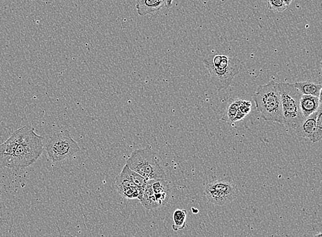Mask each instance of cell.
<instances>
[{
  "instance_id": "obj_23",
  "label": "cell",
  "mask_w": 322,
  "mask_h": 237,
  "mask_svg": "<svg viewBox=\"0 0 322 237\" xmlns=\"http://www.w3.org/2000/svg\"><path fill=\"white\" fill-rule=\"evenodd\" d=\"M303 237H308V236L307 235V234H305Z\"/></svg>"
},
{
  "instance_id": "obj_3",
  "label": "cell",
  "mask_w": 322,
  "mask_h": 237,
  "mask_svg": "<svg viewBox=\"0 0 322 237\" xmlns=\"http://www.w3.org/2000/svg\"><path fill=\"white\" fill-rule=\"evenodd\" d=\"M203 62L210 72L211 82L218 92L228 88L235 76L243 69L240 60L225 55L209 56Z\"/></svg>"
},
{
  "instance_id": "obj_22",
  "label": "cell",
  "mask_w": 322,
  "mask_h": 237,
  "mask_svg": "<svg viewBox=\"0 0 322 237\" xmlns=\"http://www.w3.org/2000/svg\"><path fill=\"white\" fill-rule=\"evenodd\" d=\"M194 208H192V213H193L194 214L198 213L199 211H198V209H196V211H194Z\"/></svg>"
},
{
  "instance_id": "obj_19",
  "label": "cell",
  "mask_w": 322,
  "mask_h": 237,
  "mask_svg": "<svg viewBox=\"0 0 322 237\" xmlns=\"http://www.w3.org/2000/svg\"><path fill=\"white\" fill-rule=\"evenodd\" d=\"M173 4V0H167V3H166V6L168 8H171Z\"/></svg>"
},
{
  "instance_id": "obj_11",
  "label": "cell",
  "mask_w": 322,
  "mask_h": 237,
  "mask_svg": "<svg viewBox=\"0 0 322 237\" xmlns=\"http://www.w3.org/2000/svg\"><path fill=\"white\" fill-rule=\"evenodd\" d=\"M321 104V97L308 96L302 95L300 99V109L303 117L310 116L314 113L317 112L320 105Z\"/></svg>"
},
{
  "instance_id": "obj_17",
  "label": "cell",
  "mask_w": 322,
  "mask_h": 237,
  "mask_svg": "<svg viewBox=\"0 0 322 237\" xmlns=\"http://www.w3.org/2000/svg\"><path fill=\"white\" fill-rule=\"evenodd\" d=\"M267 7L275 12H283L288 6L282 0H267Z\"/></svg>"
},
{
  "instance_id": "obj_2",
  "label": "cell",
  "mask_w": 322,
  "mask_h": 237,
  "mask_svg": "<svg viewBox=\"0 0 322 237\" xmlns=\"http://www.w3.org/2000/svg\"><path fill=\"white\" fill-rule=\"evenodd\" d=\"M252 98L262 119L284 124L278 82L272 80L267 84L258 86Z\"/></svg>"
},
{
  "instance_id": "obj_21",
  "label": "cell",
  "mask_w": 322,
  "mask_h": 237,
  "mask_svg": "<svg viewBox=\"0 0 322 237\" xmlns=\"http://www.w3.org/2000/svg\"><path fill=\"white\" fill-rule=\"evenodd\" d=\"M322 234L321 232H318L314 237H321Z\"/></svg>"
},
{
  "instance_id": "obj_20",
  "label": "cell",
  "mask_w": 322,
  "mask_h": 237,
  "mask_svg": "<svg viewBox=\"0 0 322 237\" xmlns=\"http://www.w3.org/2000/svg\"><path fill=\"white\" fill-rule=\"evenodd\" d=\"M282 1L284 2L285 4L289 7V6L291 5V4L292 3L293 0H282Z\"/></svg>"
},
{
  "instance_id": "obj_1",
  "label": "cell",
  "mask_w": 322,
  "mask_h": 237,
  "mask_svg": "<svg viewBox=\"0 0 322 237\" xmlns=\"http://www.w3.org/2000/svg\"><path fill=\"white\" fill-rule=\"evenodd\" d=\"M43 139L30 125L17 129L0 145V167L21 169L34 164L43 153Z\"/></svg>"
},
{
  "instance_id": "obj_10",
  "label": "cell",
  "mask_w": 322,
  "mask_h": 237,
  "mask_svg": "<svg viewBox=\"0 0 322 237\" xmlns=\"http://www.w3.org/2000/svg\"><path fill=\"white\" fill-rule=\"evenodd\" d=\"M166 3L167 0H136L135 8L139 15L144 16L158 11Z\"/></svg>"
},
{
  "instance_id": "obj_18",
  "label": "cell",
  "mask_w": 322,
  "mask_h": 237,
  "mask_svg": "<svg viewBox=\"0 0 322 237\" xmlns=\"http://www.w3.org/2000/svg\"><path fill=\"white\" fill-rule=\"evenodd\" d=\"M252 104L250 101L241 100L239 104V111L243 114L247 115L251 111Z\"/></svg>"
},
{
  "instance_id": "obj_4",
  "label": "cell",
  "mask_w": 322,
  "mask_h": 237,
  "mask_svg": "<svg viewBox=\"0 0 322 237\" xmlns=\"http://www.w3.org/2000/svg\"><path fill=\"white\" fill-rule=\"evenodd\" d=\"M284 124L292 129H296L305 117L300 109V99L302 94L297 89L294 83H279Z\"/></svg>"
},
{
  "instance_id": "obj_14",
  "label": "cell",
  "mask_w": 322,
  "mask_h": 237,
  "mask_svg": "<svg viewBox=\"0 0 322 237\" xmlns=\"http://www.w3.org/2000/svg\"><path fill=\"white\" fill-rule=\"evenodd\" d=\"M241 99H236L231 100L227 106L224 115L222 117V120L228 123L230 125H235V119L239 111V104L241 103Z\"/></svg>"
},
{
  "instance_id": "obj_6",
  "label": "cell",
  "mask_w": 322,
  "mask_h": 237,
  "mask_svg": "<svg viewBox=\"0 0 322 237\" xmlns=\"http://www.w3.org/2000/svg\"><path fill=\"white\" fill-rule=\"evenodd\" d=\"M46 150L51 161L57 162L75 155L80 151V148L68 130L61 129L55 132L47 142Z\"/></svg>"
},
{
  "instance_id": "obj_5",
  "label": "cell",
  "mask_w": 322,
  "mask_h": 237,
  "mask_svg": "<svg viewBox=\"0 0 322 237\" xmlns=\"http://www.w3.org/2000/svg\"><path fill=\"white\" fill-rule=\"evenodd\" d=\"M126 166L147 180L167 178L155 153L149 148L133 151L127 160Z\"/></svg>"
},
{
  "instance_id": "obj_9",
  "label": "cell",
  "mask_w": 322,
  "mask_h": 237,
  "mask_svg": "<svg viewBox=\"0 0 322 237\" xmlns=\"http://www.w3.org/2000/svg\"><path fill=\"white\" fill-rule=\"evenodd\" d=\"M116 187L118 193L126 199H138L141 200L143 192L135 185L127 174L125 166L116 178Z\"/></svg>"
},
{
  "instance_id": "obj_8",
  "label": "cell",
  "mask_w": 322,
  "mask_h": 237,
  "mask_svg": "<svg viewBox=\"0 0 322 237\" xmlns=\"http://www.w3.org/2000/svg\"><path fill=\"white\" fill-rule=\"evenodd\" d=\"M171 196V189L166 179L148 180L144 190L141 205L153 210L167 205Z\"/></svg>"
},
{
  "instance_id": "obj_12",
  "label": "cell",
  "mask_w": 322,
  "mask_h": 237,
  "mask_svg": "<svg viewBox=\"0 0 322 237\" xmlns=\"http://www.w3.org/2000/svg\"><path fill=\"white\" fill-rule=\"evenodd\" d=\"M317 113L318 110L317 112L314 113L313 114L303 119L301 124L295 129L297 135L309 140L311 139L315 129Z\"/></svg>"
},
{
  "instance_id": "obj_15",
  "label": "cell",
  "mask_w": 322,
  "mask_h": 237,
  "mask_svg": "<svg viewBox=\"0 0 322 237\" xmlns=\"http://www.w3.org/2000/svg\"><path fill=\"white\" fill-rule=\"evenodd\" d=\"M186 219H187V212L186 210H175L173 213V224L172 226L174 231L177 232L183 230L186 226Z\"/></svg>"
},
{
  "instance_id": "obj_13",
  "label": "cell",
  "mask_w": 322,
  "mask_h": 237,
  "mask_svg": "<svg viewBox=\"0 0 322 237\" xmlns=\"http://www.w3.org/2000/svg\"><path fill=\"white\" fill-rule=\"evenodd\" d=\"M297 89L302 95H308L320 98L321 97V84H316L309 81L295 82Z\"/></svg>"
},
{
  "instance_id": "obj_7",
  "label": "cell",
  "mask_w": 322,
  "mask_h": 237,
  "mask_svg": "<svg viewBox=\"0 0 322 237\" xmlns=\"http://www.w3.org/2000/svg\"><path fill=\"white\" fill-rule=\"evenodd\" d=\"M204 193L210 203L224 206L235 201L239 197V191L232 179L225 178L207 184Z\"/></svg>"
},
{
  "instance_id": "obj_16",
  "label": "cell",
  "mask_w": 322,
  "mask_h": 237,
  "mask_svg": "<svg viewBox=\"0 0 322 237\" xmlns=\"http://www.w3.org/2000/svg\"><path fill=\"white\" fill-rule=\"evenodd\" d=\"M322 104L320 105L319 108H318V113L317 115V119H316V126L315 131L313 136H312L311 139L310 141L312 143H316V142L320 141L322 138Z\"/></svg>"
}]
</instances>
